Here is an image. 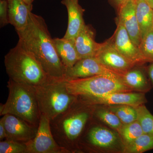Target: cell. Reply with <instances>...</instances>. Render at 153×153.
<instances>
[{
  "label": "cell",
  "mask_w": 153,
  "mask_h": 153,
  "mask_svg": "<svg viewBox=\"0 0 153 153\" xmlns=\"http://www.w3.org/2000/svg\"><path fill=\"white\" fill-rule=\"evenodd\" d=\"M139 48L149 63L153 62V30L143 37Z\"/></svg>",
  "instance_id": "4316f807"
},
{
  "label": "cell",
  "mask_w": 153,
  "mask_h": 153,
  "mask_svg": "<svg viewBox=\"0 0 153 153\" xmlns=\"http://www.w3.org/2000/svg\"><path fill=\"white\" fill-rule=\"evenodd\" d=\"M24 1H25V2L27 3V4H33V1L35 0H24Z\"/></svg>",
  "instance_id": "1f68e13d"
},
{
  "label": "cell",
  "mask_w": 153,
  "mask_h": 153,
  "mask_svg": "<svg viewBox=\"0 0 153 153\" xmlns=\"http://www.w3.org/2000/svg\"><path fill=\"white\" fill-rule=\"evenodd\" d=\"M7 86L8 97L4 104H1V116L14 115L38 128L41 113L34 88L11 79H9Z\"/></svg>",
  "instance_id": "277c9868"
},
{
  "label": "cell",
  "mask_w": 153,
  "mask_h": 153,
  "mask_svg": "<svg viewBox=\"0 0 153 153\" xmlns=\"http://www.w3.org/2000/svg\"><path fill=\"white\" fill-rule=\"evenodd\" d=\"M75 46L79 59L94 57L102 43L95 41V33L90 26L85 25L74 39Z\"/></svg>",
  "instance_id": "5bb4252c"
},
{
  "label": "cell",
  "mask_w": 153,
  "mask_h": 153,
  "mask_svg": "<svg viewBox=\"0 0 153 153\" xmlns=\"http://www.w3.org/2000/svg\"><path fill=\"white\" fill-rule=\"evenodd\" d=\"M0 153H27L25 143L9 139L0 142Z\"/></svg>",
  "instance_id": "484cf974"
},
{
  "label": "cell",
  "mask_w": 153,
  "mask_h": 153,
  "mask_svg": "<svg viewBox=\"0 0 153 153\" xmlns=\"http://www.w3.org/2000/svg\"><path fill=\"white\" fill-rule=\"evenodd\" d=\"M34 88L41 114L50 120L66 111L77 98L69 93L66 79H52Z\"/></svg>",
  "instance_id": "5b68a950"
},
{
  "label": "cell",
  "mask_w": 153,
  "mask_h": 153,
  "mask_svg": "<svg viewBox=\"0 0 153 153\" xmlns=\"http://www.w3.org/2000/svg\"><path fill=\"white\" fill-rule=\"evenodd\" d=\"M153 149V137L143 133L132 142L125 146L124 152L142 153Z\"/></svg>",
  "instance_id": "44dd1931"
},
{
  "label": "cell",
  "mask_w": 153,
  "mask_h": 153,
  "mask_svg": "<svg viewBox=\"0 0 153 153\" xmlns=\"http://www.w3.org/2000/svg\"><path fill=\"white\" fill-rule=\"evenodd\" d=\"M16 32L18 43L35 57L50 78L65 79L66 67L57 54L53 38L43 17L31 12L27 25Z\"/></svg>",
  "instance_id": "6da1fadb"
},
{
  "label": "cell",
  "mask_w": 153,
  "mask_h": 153,
  "mask_svg": "<svg viewBox=\"0 0 153 153\" xmlns=\"http://www.w3.org/2000/svg\"><path fill=\"white\" fill-rule=\"evenodd\" d=\"M124 146L129 144L144 133L142 128L138 121L136 120L123 124L118 131Z\"/></svg>",
  "instance_id": "603a6c76"
},
{
  "label": "cell",
  "mask_w": 153,
  "mask_h": 153,
  "mask_svg": "<svg viewBox=\"0 0 153 153\" xmlns=\"http://www.w3.org/2000/svg\"><path fill=\"white\" fill-rule=\"evenodd\" d=\"M95 115L100 120L117 131L123 126L117 116L109 109L97 110L96 111Z\"/></svg>",
  "instance_id": "d4e9b609"
},
{
  "label": "cell",
  "mask_w": 153,
  "mask_h": 153,
  "mask_svg": "<svg viewBox=\"0 0 153 153\" xmlns=\"http://www.w3.org/2000/svg\"><path fill=\"white\" fill-rule=\"evenodd\" d=\"M136 1L126 0L120 6L117 21L123 25L132 41L139 47L142 37L136 13Z\"/></svg>",
  "instance_id": "4fadbf2b"
},
{
  "label": "cell",
  "mask_w": 153,
  "mask_h": 153,
  "mask_svg": "<svg viewBox=\"0 0 153 153\" xmlns=\"http://www.w3.org/2000/svg\"><path fill=\"white\" fill-rule=\"evenodd\" d=\"M4 65L9 79L33 87L52 79L35 57L19 43L5 56Z\"/></svg>",
  "instance_id": "7a4b0ae2"
},
{
  "label": "cell",
  "mask_w": 153,
  "mask_h": 153,
  "mask_svg": "<svg viewBox=\"0 0 153 153\" xmlns=\"http://www.w3.org/2000/svg\"><path fill=\"white\" fill-rule=\"evenodd\" d=\"M57 54L66 69L74 66L79 59L75 46L74 39L53 38Z\"/></svg>",
  "instance_id": "ac0fdd59"
},
{
  "label": "cell",
  "mask_w": 153,
  "mask_h": 153,
  "mask_svg": "<svg viewBox=\"0 0 153 153\" xmlns=\"http://www.w3.org/2000/svg\"><path fill=\"white\" fill-rule=\"evenodd\" d=\"M151 63L150 65L147 68L146 72L152 88H153V62Z\"/></svg>",
  "instance_id": "f1b7e54d"
},
{
  "label": "cell",
  "mask_w": 153,
  "mask_h": 153,
  "mask_svg": "<svg viewBox=\"0 0 153 153\" xmlns=\"http://www.w3.org/2000/svg\"><path fill=\"white\" fill-rule=\"evenodd\" d=\"M7 134L4 126L1 120H0V140H2L4 139H6Z\"/></svg>",
  "instance_id": "f546056e"
},
{
  "label": "cell",
  "mask_w": 153,
  "mask_h": 153,
  "mask_svg": "<svg viewBox=\"0 0 153 153\" xmlns=\"http://www.w3.org/2000/svg\"><path fill=\"white\" fill-rule=\"evenodd\" d=\"M108 109L115 114L123 124H127L137 120L138 114L136 108L131 105H109Z\"/></svg>",
  "instance_id": "7402d4cb"
},
{
  "label": "cell",
  "mask_w": 153,
  "mask_h": 153,
  "mask_svg": "<svg viewBox=\"0 0 153 153\" xmlns=\"http://www.w3.org/2000/svg\"><path fill=\"white\" fill-rule=\"evenodd\" d=\"M114 35L110 38L114 47L125 57L135 63L137 66L149 63L144 57L140 50L131 39L126 30L119 21Z\"/></svg>",
  "instance_id": "9c48e42d"
},
{
  "label": "cell",
  "mask_w": 153,
  "mask_h": 153,
  "mask_svg": "<svg viewBox=\"0 0 153 153\" xmlns=\"http://www.w3.org/2000/svg\"><path fill=\"white\" fill-rule=\"evenodd\" d=\"M76 101L66 111L50 120L51 130L55 140L69 153L74 152V143L90 117L88 109L93 106L81 101V107L77 108Z\"/></svg>",
  "instance_id": "3957f363"
},
{
  "label": "cell",
  "mask_w": 153,
  "mask_h": 153,
  "mask_svg": "<svg viewBox=\"0 0 153 153\" xmlns=\"http://www.w3.org/2000/svg\"><path fill=\"white\" fill-rule=\"evenodd\" d=\"M66 82L69 93L81 101L114 92L134 91L121 80L104 75L66 79Z\"/></svg>",
  "instance_id": "8992f818"
},
{
  "label": "cell",
  "mask_w": 153,
  "mask_h": 153,
  "mask_svg": "<svg viewBox=\"0 0 153 153\" xmlns=\"http://www.w3.org/2000/svg\"><path fill=\"white\" fill-rule=\"evenodd\" d=\"M9 23L16 31L22 30L27 25L33 4H29L24 0H7Z\"/></svg>",
  "instance_id": "2e32d148"
},
{
  "label": "cell",
  "mask_w": 153,
  "mask_h": 153,
  "mask_svg": "<svg viewBox=\"0 0 153 153\" xmlns=\"http://www.w3.org/2000/svg\"><path fill=\"white\" fill-rule=\"evenodd\" d=\"M138 114L137 120L140 124L144 133L153 137V115L144 104L136 107Z\"/></svg>",
  "instance_id": "cb8c5ba5"
},
{
  "label": "cell",
  "mask_w": 153,
  "mask_h": 153,
  "mask_svg": "<svg viewBox=\"0 0 153 153\" xmlns=\"http://www.w3.org/2000/svg\"><path fill=\"white\" fill-rule=\"evenodd\" d=\"M122 73L113 71L104 66L95 57L79 60L74 66L66 69L65 79L85 78L96 75H104L122 80Z\"/></svg>",
  "instance_id": "ba28073f"
},
{
  "label": "cell",
  "mask_w": 153,
  "mask_h": 153,
  "mask_svg": "<svg viewBox=\"0 0 153 153\" xmlns=\"http://www.w3.org/2000/svg\"><path fill=\"white\" fill-rule=\"evenodd\" d=\"M134 68L123 73L121 77L123 82L134 91L144 93L149 92L152 88L149 77L142 69Z\"/></svg>",
  "instance_id": "d6986e66"
},
{
  "label": "cell",
  "mask_w": 153,
  "mask_h": 153,
  "mask_svg": "<svg viewBox=\"0 0 153 153\" xmlns=\"http://www.w3.org/2000/svg\"><path fill=\"white\" fill-rule=\"evenodd\" d=\"M1 120L5 128L6 139L26 143L36 136L38 128L16 116L4 115Z\"/></svg>",
  "instance_id": "8fae6325"
},
{
  "label": "cell",
  "mask_w": 153,
  "mask_h": 153,
  "mask_svg": "<svg viewBox=\"0 0 153 153\" xmlns=\"http://www.w3.org/2000/svg\"><path fill=\"white\" fill-rule=\"evenodd\" d=\"M153 9V0H144Z\"/></svg>",
  "instance_id": "4dcf8cb0"
},
{
  "label": "cell",
  "mask_w": 153,
  "mask_h": 153,
  "mask_svg": "<svg viewBox=\"0 0 153 153\" xmlns=\"http://www.w3.org/2000/svg\"><path fill=\"white\" fill-rule=\"evenodd\" d=\"M144 93L131 92H114L100 96L81 101L85 104L95 106L97 105H125L137 107L145 104L147 102Z\"/></svg>",
  "instance_id": "7c38bea8"
},
{
  "label": "cell",
  "mask_w": 153,
  "mask_h": 153,
  "mask_svg": "<svg viewBox=\"0 0 153 153\" xmlns=\"http://www.w3.org/2000/svg\"><path fill=\"white\" fill-rule=\"evenodd\" d=\"M10 24L7 0H0V27Z\"/></svg>",
  "instance_id": "83f0119b"
},
{
  "label": "cell",
  "mask_w": 153,
  "mask_h": 153,
  "mask_svg": "<svg viewBox=\"0 0 153 153\" xmlns=\"http://www.w3.org/2000/svg\"><path fill=\"white\" fill-rule=\"evenodd\" d=\"M61 4L66 7L68 13V27L63 38L74 39L85 25L83 19L85 10L78 0H62Z\"/></svg>",
  "instance_id": "9a60e30c"
},
{
  "label": "cell",
  "mask_w": 153,
  "mask_h": 153,
  "mask_svg": "<svg viewBox=\"0 0 153 153\" xmlns=\"http://www.w3.org/2000/svg\"><path fill=\"white\" fill-rule=\"evenodd\" d=\"M25 144L27 153H69L56 141L51 130L50 120L43 114H41L36 136Z\"/></svg>",
  "instance_id": "52a82bcc"
},
{
  "label": "cell",
  "mask_w": 153,
  "mask_h": 153,
  "mask_svg": "<svg viewBox=\"0 0 153 153\" xmlns=\"http://www.w3.org/2000/svg\"><path fill=\"white\" fill-rule=\"evenodd\" d=\"M136 13L143 38L153 30V9L144 0H136Z\"/></svg>",
  "instance_id": "ffe728a7"
},
{
  "label": "cell",
  "mask_w": 153,
  "mask_h": 153,
  "mask_svg": "<svg viewBox=\"0 0 153 153\" xmlns=\"http://www.w3.org/2000/svg\"><path fill=\"white\" fill-rule=\"evenodd\" d=\"M87 140L94 147L107 149L114 148L119 143L117 134L101 126L91 128L88 133Z\"/></svg>",
  "instance_id": "e0dca14e"
},
{
  "label": "cell",
  "mask_w": 153,
  "mask_h": 153,
  "mask_svg": "<svg viewBox=\"0 0 153 153\" xmlns=\"http://www.w3.org/2000/svg\"><path fill=\"white\" fill-rule=\"evenodd\" d=\"M94 57L107 68L121 73L126 72L137 66L120 53L110 39L102 43Z\"/></svg>",
  "instance_id": "30bf717a"
}]
</instances>
